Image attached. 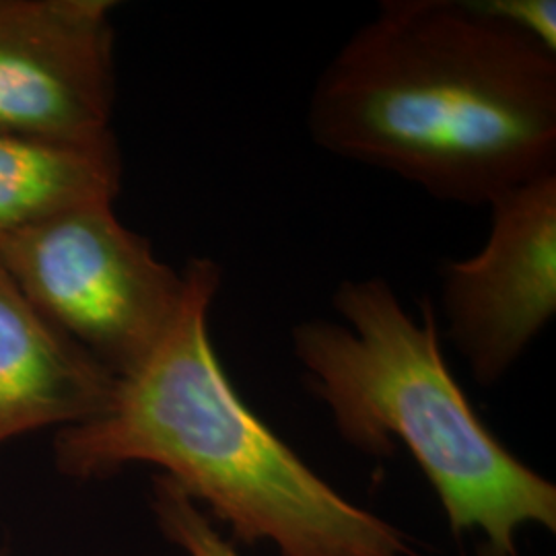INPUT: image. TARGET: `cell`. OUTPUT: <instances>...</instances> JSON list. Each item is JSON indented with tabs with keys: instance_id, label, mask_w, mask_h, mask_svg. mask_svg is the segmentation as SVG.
Listing matches in <instances>:
<instances>
[{
	"instance_id": "5",
	"label": "cell",
	"mask_w": 556,
	"mask_h": 556,
	"mask_svg": "<svg viewBox=\"0 0 556 556\" xmlns=\"http://www.w3.org/2000/svg\"><path fill=\"white\" fill-rule=\"evenodd\" d=\"M484 245L439 270L447 338L478 383L503 378L556 314V174L489 204Z\"/></svg>"
},
{
	"instance_id": "10",
	"label": "cell",
	"mask_w": 556,
	"mask_h": 556,
	"mask_svg": "<svg viewBox=\"0 0 556 556\" xmlns=\"http://www.w3.org/2000/svg\"><path fill=\"white\" fill-rule=\"evenodd\" d=\"M480 4L497 20L556 52L555 0H480Z\"/></svg>"
},
{
	"instance_id": "2",
	"label": "cell",
	"mask_w": 556,
	"mask_h": 556,
	"mask_svg": "<svg viewBox=\"0 0 556 556\" xmlns=\"http://www.w3.org/2000/svg\"><path fill=\"white\" fill-rule=\"evenodd\" d=\"M184 278L178 316L153 351L116 376L96 417L60 429V470L93 478L160 466L239 540H270L282 556H420L394 526L338 495L239 396L208 330L219 264L192 258Z\"/></svg>"
},
{
	"instance_id": "7",
	"label": "cell",
	"mask_w": 556,
	"mask_h": 556,
	"mask_svg": "<svg viewBox=\"0 0 556 556\" xmlns=\"http://www.w3.org/2000/svg\"><path fill=\"white\" fill-rule=\"evenodd\" d=\"M116 376L25 299L0 266V445L96 417Z\"/></svg>"
},
{
	"instance_id": "6",
	"label": "cell",
	"mask_w": 556,
	"mask_h": 556,
	"mask_svg": "<svg viewBox=\"0 0 556 556\" xmlns=\"http://www.w3.org/2000/svg\"><path fill=\"white\" fill-rule=\"evenodd\" d=\"M112 0H0V132L48 140L112 135Z\"/></svg>"
},
{
	"instance_id": "4",
	"label": "cell",
	"mask_w": 556,
	"mask_h": 556,
	"mask_svg": "<svg viewBox=\"0 0 556 556\" xmlns=\"http://www.w3.org/2000/svg\"><path fill=\"white\" fill-rule=\"evenodd\" d=\"M0 266L25 299L89 355L122 376L176 319L184 270L118 219L112 200L87 202L0 243Z\"/></svg>"
},
{
	"instance_id": "9",
	"label": "cell",
	"mask_w": 556,
	"mask_h": 556,
	"mask_svg": "<svg viewBox=\"0 0 556 556\" xmlns=\"http://www.w3.org/2000/svg\"><path fill=\"white\" fill-rule=\"evenodd\" d=\"M155 514L161 530L190 556H239L238 551L219 536L197 503L169 480H155Z\"/></svg>"
},
{
	"instance_id": "3",
	"label": "cell",
	"mask_w": 556,
	"mask_h": 556,
	"mask_svg": "<svg viewBox=\"0 0 556 556\" xmlns=\"http://www.w3.org/2000/svg\"><path fill=\"white\" fill-rule=\"evenodd\" d=\"M338 319L298 321L293 355L340 438L369 456L400 441L438 491L456 534L480 532L484 556H517L523 526L556 528L553 482L514 456L480 420L450 371L431 303L415 316L383 277L349 278Z\"/></svg>"
},
{
	"instance_id": "8",
	"label": "cell",
	"mask_w": 556,
	"mask_h": 556,
	"mask_svg": "<svg viewBox=\"0 0 556 556\" xmlns=\"http://www.w3.org/2000/svg\"><path fill=\"white\" fill-rule=\"evenodd\" d=\"M116 135L48 140L0 132V243L87 202L122 190Z\"/></svg>"
},
{
	"instance_id": "1",
	"label": "cell",
	"mask_w": 556,
	"mask_h": 556,
	"mask_svg": "<svg viewBox=\"0 0 556 556\" xmlns=\"http://www.w3.org/2000/svg\"><path fill=\"white\" fill-rule=\"evenodd\" d=\"M319 149L489 206L556 174V52L480 0H383L307 103Z\"/></svg>"
}]
</instances>
